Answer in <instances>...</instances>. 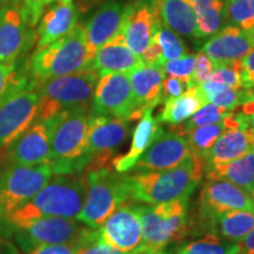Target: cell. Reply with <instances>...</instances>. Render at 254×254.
I'll return each mask as SVG.
<instances>
[{
	"mask_svg": "<svg viewBox=\"0 0 254 254\" xmlns=\"http://www.w3.org/2000/svg\"><path fill=\"white\" fill-rule=\"evenodd\" d=\"M152 111L153 110H146L139 119L138 125L135 126L133 132L131 147L128 152L112 159V167L117 173L124 174L132 171L138 159L147 150L148 146L164 132L157 118L152 116Z\"/></svg>",
	"mask_w": 254,
	"mask_h": 254,
	"instance_id": "obj_23",
	"label": "cell"
},
{
	"mask_svg": "<svg viewBox=\"0 0 254 254\" xmlns=\"http://www.w3.org/2000/svg\"><path fill=\"white\" fill-rule=\"evenodd\" d=\"M84 25L79 24L67 36L47 46L37 47L26 66L32 84L73 74L91 67Z\"/></svg>",
	"mask_w": 254,
	"mask_h": 254,
	"instance_id": "obj_4",
	"label": "cell"
},
{
	"mask_svg": "<svg viewBox=\"0 0 254 254\" xmlns=\"http://www.w3.org/2000/svg\"><path fill=\"white\" fill-rule=\"evenodd\" d=\"M207 103L200 86H192L182 95L164 101V109L159 113L157 120L168 125H180Z\"/></svg>",
	"mask_w": 254,
	"mask_h": 254,
	"instance_id": "obj_28",
	"label": "cell"
},
{
	"mask_svg": "<svg viewBox=\"0 0 254 254\" xmlns=\"http://www.w3.org/2000/svg\"><path fill=\"white\" fill-rule=\"evenodd\" d=\"M213 69L214 64L207 56L204 55L202 52L195 55V65L194 72H193V81H194L195 86H199L202 82L207 81Z\"/></svg>",
	"mask_w": 254,
	"mask_h": 254,
	"instance_id": "obj_41",
	"label": "cell"
},
{
	"mask_svg": "<svg viewBox=\"0 0 254 254\" xmlns=\"http://www.w3.org/2000/svg\"><path fill=\"white\" fill-rule=\"evenodd\" d=\"M78 8L71 2L59 1L40 19L37 30V47L47 46L67 36L77 26Z\"/></svg>",
	"mask_w": 254,
	"mask_h": 254,
	"instance_id": "obj_24",
	"label": "cell"
},
{
	"mask_svg": "<svg viewBox=\"0 0 254 254\" xmlns=\"http://www.w3.org/2000/svg\"><path fill=\"white\" fill-rule=\"evenodd\" d=\"M50 164L11 165L0 176V219L5 220L33 198L53 177Z\"/></svg>",
	"mask_w": 254,
	"mask_h": 254,
	"instance_id": "obj_8",
	"label": "cell"
},
{
	"mask_svg": "<svg viewBox=\"0 0 254 254\" xmlns=\"http://www.w3.org/2000/svg\"><path fill=\"white\" fill-rule=\"evenodd\" d=\"M9 146L8 155L12 165L37 166L50 164L51 142L46 122H34Z\"/></svg>",
	"mask_w": 254,
	"mask_h": 254,
	"instance_id": "obj_20",
	"label": "cell"
},
{
	"mask_svg": "<svg viewBox=\"0 0 254 254\" xmlns=\"http://www.w3.org/2000/svg\"><path fill=\"white\" fill-rule=\"evenodd\" d=\"M161 23L158 0H132L127 2L123 33L133 53L140 56Z\"/></svg>",
	"mask_w": 254,
	"mask_h": 254,
	"instance_id": "obj_15",
	"label": "cell"
},
{
	"mask_svg": "<svg viewBox=\"0 0 254 254\" xmlns=\"http://www.w3.org/2000/svg\"><path fill=\"white\" fill-rule=\"evenodd\" d=\"M237 127H241V125L236 117V111H233L222 122L212 124V125L196 127L192 131L187 132L184 136H185L190 153L195 155L196 158L201 159V160H205L206 154L211 150L214 142L218 140L219 136L226 129L237 128Z\"/></svg>",
	"mask_w": 254,
	"mask_h": 254,
	"instance_id": "obj_30",
	"label": "cell"
},
{
	"mask_svg": "<svg viewBox=\"0 0 254 254\" xmlns=\"http://www.w3.org/2000/svg\"><path fill=\"white\" fill-rule=\"evenodd\" d=\"M214 233H220L226 240L239 243L254 231V212L252 211H227L215 214L206 221Z\"/></svg>",
	"mask_w": 254,
	"mask_h": 254,
	"instance_id": "obj_29",
	"label": "cell"
},
{
	"mask_svg": "<svg viewBox=\"0 0 254 254\" xmlns=\"http://www.w3.org/2000/svg\"><path fill=\"white\" fill-rule=\"evenodd\" d=\"M240 111L238 114L240 116L243 123L254 132V91H252L250 98L243 105H240Z\"/></svg>",
	"mask_w": 254,
	"mask_h": 254,
	"instance_id": "obj_46",
	"label": "cell"
},
{
	"mask_svg": "<svg viewBox=\"0 0 254 254\" xmlns=\"http://www.w3.org/2000/svg\"><path fill=\"white\" fill-rule=\"evenodd\" d=\"M194 65L195 55H186L183 58L163 62L159 66H161L165 74L180 79V80L185 82L187 88H190L192 86H195L194 81H193Z\"/></svg>",
	"mask_w": 254,
	"mask_h": 254,
	"instance_id": "obj_37",
	"label": "cell"
},
{
	"mask_svg": "<svg viewBox=\"0 0 254 254\" xmlns=\"http://www.w3.org/2000/svg\"><path fill=\"white\" fill-rule=\"evenodd\" d=\"M90 107L65 110L46 120L50 131L51 160L53 173L74 174L87 168V131Z\"/></svg>",
	"mask_w": 254,
	"mask_h": 254,
	"instance_id": "obj_3",
	"label": "cell"
},
{
	"mask_svg": "<svg viewBox=\"0 0 254 254\" xmlns=\"http://www.w3.org/2000/svg\"><path fill=\"white\" fill-rule=\"evenodd\" d=\"M75 254H151L147 251L140 250L134 252H120V251L113 249L107 244L101 241L99 238L93 241H90L86 245L81 246Z\"/></svg>",
	"mask_w": 254,
	"mask_h": 254,
	"instance_id": "obj_42",
	"label": "cell"
},
{
	"mask_svg": "<svg viewBox=\"0 0 254 254\" xmlns=\"http://www.w3.org/2000/svg\"><path fill=\"white\" fill-rule=\"evenodd\" d=\"M39 94L32 84L0 103V150L11 145L39 117Z\"/></svg>",
	"mask_w": 254,
	"mask_h": 254,
	"instance_id": "obj_10",
	"label": "cell"
},
{
	"mask_svg": "<svg viewBox=\"0 0 254 254\" xmlns=\"http://www.w3.org/2000/svg\"><path fill=\"white\" fill-rule=\"evenodd\" d=\"M254 49V33H249L233 25H225L218 33L206 40L201 52L214 66L241 62Z\"/></svg>",
	"mask_w": 254,
	"mask_h": 254,
	"instance_id": "obj_19",
	"label": "cell"
},
{
	"mask_svg": "<svg viewBox=\"0 0 254 254\" xmlns=\"http://www.w3.org/2000/svg\"><path fill=\"white\" fill-rule=\"evenodd\" d=\"M133 98L136 107V119H140L146 110H153L161 104V84L165 72L159 65H141L128 73Z\"/></svg>",
	"mask_w": 254,
	"mask_h": 254,
	"instance_id": "obj_21",
	"label": "cell"
},
{
	"mask_svg": "<svg viewBox=\"0 0 254 254\" xmlns=\"http://www.w3.org/2000/svg\"><path fill=\"white\" fill-rule=\"evenodd\" d=\"M127 2L109 0L104 2L85 24L88 52L93 62L97 51L111 39L123 33Z\"/></svg>",
	"mask_w": 254,
	"mask_h": 254,
	"instance_id": "obj_18",
	"label": "cell"
},
{
	"mask_svg": "<svg viewBox=\"0 0 254 254\" xmlns=\"http://www.w3.org/2000/svg\"><path fill=\"white\" fill-rule=\"evenodd\" d=\"M252 211L254 200L247 190L224 180H207L200 193V213L209 220L227 211Z\"/></svg>",
	"mask_w": 254,
	"mask_h": 254,
	"instance_id": "obj_17",
	"label": "cell"
},
{
	"mask_svg": "<svg viewBox=\"0 0 254 254\" xmlns=\"http://www.w3.org/2000/svg\"><path fill=\"white\" fill-rule=\"evenodd\" d=\"M161 21L176 32L193 41H199L195 13L190 0H158Z\"/></svg>",
	"mask_w": 254,
	"mask_h": 254,
	"instance_id": "obj_26",
	"label": "cell"
},
{
	"mask_svg": "<svg viewBox=\"0 0 254 254\" xmlns=\"http://www.w3.org/2000/svg\"><path fill=\"white\" fill-rule=\"evenodd\" d=\"M250 194H251V196H252V198H253V200H254V186L252 187V190H251Z\"/></svg>",
	"mask_w": 254,
	"mask_h": 254,
	"instance_id": "obj_51",
	"label": "cell"
},
{
	"mask_svg": "<svg viewBox=\"0 0 254 254\" xmlns=\"http://www.w3.org/2000/svg\"><path fill=\"white\" fill-rule=\"evenodd\" d=\"M53 1H56V0H41V2H43L44 6L49 5V4H51V2H53ZM60 1H64V0H60Z\"/></svg>",
	"mask_w": 254,
	"mask_h": 254,
	"instance_id": "obj_49",
	"label": "cell"
},
{
	"mask_svg": "<svg viewBox=\"0 0 254 254\" xmlns=\"http://www.w3.org/2000/svg\"><path fill=\"white\" fill-rule=\"evenodd\" d=\"M226 25L254 33V0H225Z\"/></svg>",
	"mask_w": 254,
	"mask_h": 254,
	"instance_id": "obj_35",
	"label": "cell"
},
{
	"mask_svg": "<svg viewBox=\"0 0 254 254\" xmlns=\"http://www.w3.org/2000/svg\"><path fill=\"white\" fill-rule=\"evenodd\" d=\"M240 244L237 241L224 240L214 234H208L202 239L180 246L176 254H240Z\"/></svg>",
	"mask_w": 254,
	"mask_h": 254,
	"instance_id": "obj_32",
	"label": "cell"
},
{
	"mask_svg": "<svg viewBox=\"0 0 254 254\" xmlns=\"http://www.w3.org/2000/svg\"><path fill=\"white\" fill-rule=\"evenodd\" d=\"M141 65L144 64L127 45L124 33H119L97 51L91 67L101 77L107 73H129Z\"/></svg>",
	"mask_w": 254,
	"mask_h": 254,
	"instance_id": "obj_22",
	"label": "cell"
},
{
	"mask_svg": "<svg viewBox=\"0 0 254 254\" xmlns=\"http://www.w3.org/2000/svg\"><path fill=\"white\" fill-rule=\"evenodd\" d=\"M99 238V231L91 230L84 239L73 241L67 244H56V245H44L38 246L36 249L31 250L30 254H75L81 246L86 245L92 240Z\"/></svg>",
	"mask_w": 254,
	"mask_h": 254,
	"instance_id": "obj_40",
	"label": "cell"
},
{
	"mask_svg": "<svg viewBox=\"0 0 254 254\" xmlns=\"http://www.w3.org/2000/svg\"><path fill=\"white\" fill-rule=\"evenodd\" d=\"M72 0H64V2H71Z\"/></svg>",
	"mask_w": 254,
	"mask_h": 254,
	"instance_id": "obj_52",
	"label": "cell"
},
{
	"mask_svg": "<svg viewBox=\"0 0 254 254\" xmlns=\"http://www.w3.org/2000/svg\"><path fill=\"white\" fill-rule=\"evenodd\" d=\"M207 81L218 82L227 88H244L241 62L214 66L213 72L209 75Z\"/></svg>",
	"mask_w": 254,
	"mask_h": 254,
	"instance_id": "obj_38",
	"label": "cell"
},
{
	"mask_svg": "<svg viewBox=\"0 0 254 254\" xmlns=\"http://www.w3.org/2000/svg\"><path fill=\"white\" fill-rule=\"evenodd\" d=\"M86 177V198L77 220L98 230L113 212L129 204L128 182L125 174L117 173L107 166L90 170Z\"/></svg>",
	"mask_w": 254,
	"mask_h": 254,
	"instance_id": "obj_5",
	"label": "cell"
},
{
	"mask_svg": "<svg viewBox=\"0 0 254 254\" xmlns=\"http://www.w3.org/2000/svg\"><path fill=\"white\" fill-rule=\"evenodd\" d=\"M154 38L163 50V62L176 60L187 55V47L184 41L178 37L176 32L170 30L163 21L158 26Z\"/></svg>",
	"mask_w": 254,
	"mask_h": 254,
	"instance_id": "obj_36",
	"label": "cell"
},
{
	"mask_svg": "<svg viewBox=\"0 0 254 254\" xmlns=\"http://www.w3.org/2000/svg\"><path fill=\"white\" fill-rule=\"evenodd\" d=\"M208 180H224L251 192L254 186V147L230 163L205 168Z\"/></svg>",
	"mask_w": 254,
	"mask_h": 254,
	"instance_id": "obj_27",
	"label": "cell"
},
{
	"mask_svg": "<svg viewBox=\"0 0 254 254\" xmlns=\"http://www.w3.org/2000/svg\"><path fill=\"white\" fill-rule=\"evenodd\" d=\"M17 230L19 244L30 251L38 246L81 240L91 231L82 222L71 218H41Z\"/></svg>",
	"mask_w": 254,
	"mask_h": 254,
	"instance_id": "obj_13",
	"label": "cell"
},
{
	"mask_svg": "<svg viewBox=\"0 0 254 254\" xmlns=\"http://www.w3.org/2000/svg\"><path fill=\"white\" fill-rule=\"evenodd\" d=\"M98 231L103 243L120 252L145 250L140 219L133 204H126L113 212Z\"/></svg>",
	"mask_w": 254,
	"mask_h": 254,
	"instance_id": "obj_14",
	"label": "cell"
},
{
	"mask_svg": "<svg viewBox=\"0 0 254 254\" xmlns=\"http://www.w3.org/2000/svg\"><path fill=\"white\" fill-rule=\"evenodd\" d=\"M239 244L241 247L240 254H254V231L239 241Z\"/></svg>",
	"mask_w": 254,
	"mask_h": 254,
	"instance_id": "obj_47",
	"label": "cell"
},
{
	"mask_svg": "<svg viewBox=\"0 0 254 254\" xmlns=\"http://www.w3.org/2000/svg\"><path fill=\"white\" fill-rule=\"evenodd\" d=\"M144 65H160L163 62V50L153 37L144 52L139 56Z\"/></svg>",
	"mask_w": 254,
	"mask_h": 254,
	"instance_id": "obj_44",
	"label": "cell"
},
{
	"mask_svg": "<svg viewBox=\"0 0 254 254\" xmlns=\"http://www.w3.org/2000/svg\"><path fill=\"white\" fill-rule=\"evenodd\" d=\"M37 43L23 5H0V63L18 62Z\"/></svg>",
	"mask_w": 254,
	"mask_h": 254,
	"instance_id": "obj_11",
	"label": "cell"
},
{
	"mask_svg": "<svg viewBox=\"0 0 254 254\" xmlns=\"http://www.w3.org/2000/svg\"><path fill=\"white\" fill-rule=\"evenodd\" d=\"M24 0H0V5H23Z\"/></svg>",
	"mask_w": 254,
	"mask_h": 254,
	"instance_id": "obj_48",
	"label": "cell"
},
{
	"mask_svg": "<svg viewBox=\"0 0 254 254\" xmlns=\"http://www.w3.org/2000/svg\"><path fill=\"white\" fill-rule=\"evenodd\" d=\"M186 90V84L183 80H180V79L174 77L165 78L163 80V84H161V103H164V101L168 99H172V98L179 97Z\"/></svg>",
	"mask_w": 254,
	"mask_h": 254,
	"instance_id": "obj_43",
	"label": "cell"
},
{
	"mask_svg": "<svg viewBox=\"0 0 254 254\" xmlns=\"http://www.w3.org/2000/svg\"><path fill=\"white\" fill-rule=\"evenodd\" d=\"M204 174V160L193 154L170 170L131 174L127 176L131 201L158 205L189 199Z\"/></svg>",
	"mask_w": 254,
	"mask_h": 254,
	"instance_id": "obj_2",
	"label": "cell"
},
{
	"mask_svg": "<svg viewBox=\"0 0 254 254\" xmlns=\"http://www.w3.org/2000/svg\"><path fill=\"white\" fill-rule=\"evenodd\" d=\"M241 67L244 88L254 91V49L241 60Z\"/></svg>",
	"mask_w": 254,
	"mask_h": 254,
	"instance_id": "obj_45",
	"label": "cell"
},
{
	"mask_svg": "<svg viewBox=\"0 0 254 254\" xmlns=\"http://www.w3.org/2000/svg\"><path fill=\"white\" fill-rule=\"evenodd\" d=\"M98 79V73L90 67L33 84L40 99L38 120L46 122L65 110L90 107Z\"/></svg>",
	"mask_w": 254,
	"mask_h": 254,
	"instance_id": "obj_6",
	"label": "cell"
},
{
	"mask_svg": "<svg viewBox=\"0 0 254 254\" xmlns=\"http://www.w3.org/2000/svg\"><path fill=\"white\" fill-rule=\"evenodd\" d=\"M254 147V132L251 128L226 129L214 142L205 157V168L230 163Z\"/></svg>",
	"mask_w": 254,
	"mask_h": 254,
	"instance_id": "obj_25",
	"label": "cell"
},
{
	"mask_svg": "<svg viewBox=\"0 0 254 254\" xmlns=\"http://www.w3.org/2000/svg\"><path fill=\"white\" fill-rule=\"evenodd\" d=\"M151 254H172V253L165 252V251H159V252H154V253H151Z\"/></svg>",
	"mask_w": 254,
	"mask_h": 254,
	"instance_id": "obj_50",
	"label": "cell"
},
{
	"mask_svg": "<svg viewBox=\"0 0 254 254\" xmlns=\"http://www.w3.org/2000/svg\"><path fill=\"white\" fill-rule=\"evenodd\" d=\"M190 154L185 136L173 131H164L148 146L132 170L136 172L170 170L182 164Z\"/></svg>",
	"mask_w": 254,
	"mask_h": 254,
	"instance_id": "obj_16",
	"label": "cell"
},
{
	"mask_svg": "<svg viewBox=\"0 0 254 254\" xmlns=\"http://www.w3.org/2000/svg\"><path fill=\"white\" fill-rule=\"evenodd\" d=\"M252 91L246 88H225L209 100V103L227 111L237 110L249 99Z\"/></svg>",
	"mask_w": 254,
	"mask_h": 254,
	"instance_id": "obj_39",
	"label": "cell"
},
{
	"mask_svg": "<svg viewBox=\"0 0 254 254\" xmlns=\"http://www.w3.org/2000/svg\"><path fill=\"white\" fill-rule=\"evenodd\" d=\"M141 224L144 249L150 253L164 251L170 244L183 240L189 232V199L158 205L133 204Z\"/></svg>",
	"mask_w": 254,
	"mask_h": 254,
	"instance_id": "obj_7",
	"label": "cell"
},
{
	"mask_svg": "<svg viewBox=\"0 0 254 254\" xmlns=\"http://www.w3.org/2000/svg\"><path fill=\"white\" fill-rule=\"evenodd\" d=\"M30 85L31 79L26 67H19L18 62L0 63V103Z\"/></svg>",
	"mask_w": 254,
	"mask_h": 254,
	"instance_id": "obj_33",
	"label": "cell"
},
{
	"mask_svg": "<svg viewBox=\"0 0 254 254\" xmlns=\"http://www.w3.org/2000/svg\"><path fill=\"white\" fill-rule=\"evenodd\" d=\"M129 134V122L106 116H91L87 131V170L105 167Z\"/></svg>",
	"mask_w": 254,
	"mask_h": 254,
	"instance_id": "obj_12",
	"label": "cell"
},
{
	"mask_svg": "<svg viewBox=\"0 0 254 254\" xmlns=\"http://www.w3.org/2000/svg\"><path fill=\"white\" fill-rule=\"evenodd\" d=\"M195 13L199 41L207 40L226 25L225 0H190Z\"/></svg>",
	"mask_w": 254,
	"mask_h": 254,
	"instance_id": "obj_31",
	"label": "cell"
},
{
	"mask_svg": "<svg viewBox=\"0 0 254 254\" xmlns=\"http://www.w3.org/2000/svg\"><path fill=\"white\" fill-rule=\"evenodd\" d=\"M236 111V110H234ZM233 111H227L221 107L217 106L213 104H206L201 109L196 111V112L187 119L185 123L180 124V125L172 126V131L178 133L180 135H185L187 132L192 131L196 127H201L206 125H212V124L220 123L225 118H227Z\"/></svg>",
	"mask_w": 254,
	"mask_h": 254,
	"instance_id": "obj_34",
	"label": "cell"
},
{
	"mask_svg": "<svg viewBox=\"0 0 254 254\" xmlns=\"http://www.w3.org/2000/svg\"><path fill=\"white\" fill-rule=\"evenodd\" d=\"M91 116H106L132 122L136 107L128 73H107L99 77L91 101Z\"/></svg>",
	"mask_w": 254,
	"mask_h": 254,
	"instance_id": "obj_9",
	"label": "cell"
},
{
	"mask_svg": "<svg viewBox=\"0 0 254 254\" xmlns=\"http://www.w3.org/2000/svg\"><path fill=\"white\" fill-rule=\"evenodd\" d=\"M87 192V177L59 174L41 189L30 201L6 219L11 226L21 228L41 218L77 219Z\"/></svg>",
	"mask_w": 254,
	"mask_h": 254,
	"instance_id": "obj_1",
	"label": "cell"
}]
</instances>
